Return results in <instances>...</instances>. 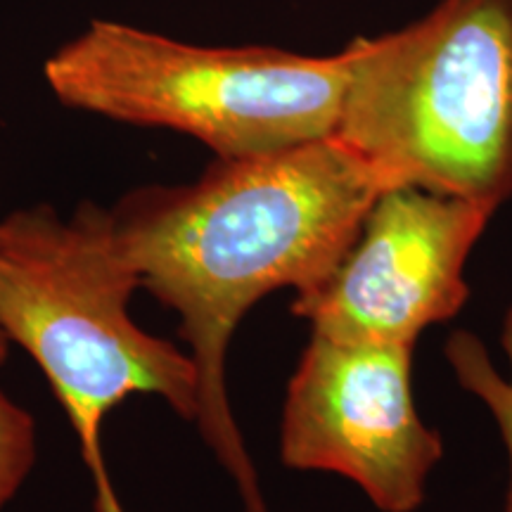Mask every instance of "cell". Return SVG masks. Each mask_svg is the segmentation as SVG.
<instances>
[{
    "instance_id": "1",
    "label": "cell",
    "mask_w": 512,
    "mask_h": 512,
    "mask_svg": "<svg viewBox=\"0 0 512 512\" xmlns=\"http://www.w3.org/2000/svg\"><path fill=\"white\" fill-rule=\"evenodd\" d=\"M389 188L373 164L328 136L266 155L216 157L195 183L150 185L112 207L140 290L181 320L200 375L195 425L233 477L245 512L268 505L230 408V339L266 294L323 283Z\"/></svg>"
},
{
    "instance_id": "2",
    "label": "cell",
    "mask_w": 512,
    "mask_h": 512,
    "mask_svg": "<svg viewBox=\"0 0 512 512\" xmlns=\"http://www.w3.org/2000/svg\"><path fill=\"white\" fill-rule=\"evenodd\" d=\"M335 136L392 188L486 207L512 195V0H441L411 27L356 38Z\"/></svg>"
},
{
    "instance_id": "3",
    "label": "cell",
    "mask_w": 512,
    "mask_h": 512,
    "mask_svg": "<svg viewBox=\"0 0 512 512\" xmlns=\"http://www.w3.org/2000/svg\"><path fill=\"white\" fill-rule=\"evenodd\" d=\"M136 290L112 209L38 204L0 219V330L43 370L93 460L128 396H157L188 422L200 413L195 361L131 318Z\"/></svg>"
},
{
    "instance_id": "4",
    "label": "cell",
    "mask_w": 512,
    "mask_h": 512,
    "mask_svg": "<svg viewBox=\"0 0 512 512\" xmlns=\"http://www.w3.org/2000/svg\"><path fill=\"white\" fill-rule=\"evenodd\" d=\"M62 105L133 126L171 128L216 157H252L335 136L347 55L202 48L95 19L46 62Z\"/></svg>"
},
{
    "instance_id": "5",
    "label": "cell",
    "mask_w": 512,
    "mask_h": 512,
    "mask_svg": "<svg viewBox=\"0 0 512 512\" xmlns=\"http://www.w3.org/2000/svg\"><path fill=\"white\" fill-rule=\"evenodd\" d=\"M494 207L413 185L384 190L328 278L292 302L311 335L415 347L467 299L463 268Z\"/></svg>"
},
{
    "instance_id": "6",
    "label": "cell",
    "mask_w": 512,
    "mask_h": 512,
    "mask_svg": "<svg viewBox=\"0 0 512 512\" xmlns=\"http://www.w3.org/2000/svg\"><path fill=\"white\" fill-rule=\"evenodd\" d=\"M411 361L413 347L311 335L285 394L283 463L347 477L382 512L418 510L444 446L415 411Z\"/></svg>"
},
{
    "instance_id": "7",
    "label": "cell",
    "mask_w": 512,
    "mask_h": 512,
    "mask_svg": "<svg viewBox=\"0 0 512 512\" xmlns=\"http://www.w3.org/2000/svg\"><path fill=\"white\" fill-rule=\"evenodd\" d=\"M501 342L510 363V377H503L491 366V358L486 354L482 339L467 330L451 332V337L446 339V358L458 377L460 387L479 396L498 422V430L503 434L510 458L508 512H512V306L505 313Z\"/></svg>"
},
{
    "instance_id": "8",
    "label": "cell",
    "mask_w": 512,
    "mask_h": 512,
    "mask_svg": "<svg viewBox=\"0 0 512 512\" xmlns=\"http://www.w3.org/2000/svg\"><path fill=\"white\" fill-rule=\"evenodd\" d=\"M36 458V420L0 389V512L27 482Z\"/></svg>"
},
{
    "instance_id": "9",
    "label": "cell",
    "mask_w": 512,
    "mask_h": 512,
    "mask_svg": "<svg viewBox=\"0 0 512 512\" xmlns=\"http://www.w3.org/2000/svg\"><path fill=\"white\" fill-rule=\"evenodd\" d=\"M8 351H10V342L8 337L3 335V330H0V366H3L5 358H8Z\"/></svg>"
}]
</instances>
